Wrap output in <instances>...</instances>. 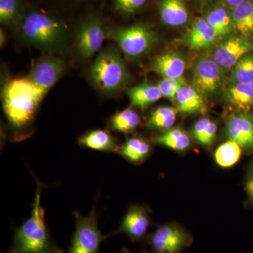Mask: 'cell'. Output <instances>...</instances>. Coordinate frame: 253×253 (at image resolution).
<instances>
[{"label": "cell", "instance_id": "6da1fadb", "mask_svg": "<svg viewBox=\"0 0 253 253\" xmlns=\"http://www.w3.org/2000/svg\"><path fill=\"white\" fill-rule=\"evenodd\" d=\"M37 187L31 217L15 229L14 241L7 253H63L50 235L45 222V213L41 205L42 184Z\"/></svg>", "mask_w": 253, "mask_h": 253}, {"label": "cell", "instance_id": "7a4b0ae2", "mask_svg": "<svg viewBox=\"0 0 253 253\" xmlns=\"http://www.w3.org/2000/svg\"><path fill=\"white\" fill-rule=\"evenodd\" d=\"M42 100L28 77L11 80L3 88V111L8 122L17 130L31 124Z\"/></svg>", "mask_w": 253, "mask_h": 253}, {"label": "cell", "instance_id": "3957f363", "mask_svg": "<svg viewBox=\"0 0 253 253\" xmlns=\"http://www.w3.org/2000/svg\"><path fill=\"white\" fill-rule=\"evenodd\" d=\"M21 33L28 44L46 54H53L66 44L68 29L58 18L31 11L21 22Z\"/></svg>", "mask_w": 253, "mask_h": 253}, {"label": "cell", "instance_id": "277c9868", "mask_svg": "<svg viewBox=\"0 0 253 253\" xmlns=\"http://www.w3.org/2000/svg\"><path fill=\"white\" fill-rule=\"evenodd\" d=\"M89 76L94 86L107 94L119 92L131 80L121 54L113 47L100 51L91 65Z\"/></svg>", "mask_w": 253, "mask_h": 253}, {"label": "cell", "instance_id": "5b68a950", "mask_svg": "<svg viewBox=\"0 0 253 253\" xmlns=\"http://www.w3.org/2000/svg\"><path fill=\"white\" fill-rule=\"evenodd\" d=\"M110 38L130 59H139L147 54L159 42L157 33L152 28L140 23L118 28L110 33Z\"/></svg>", "mask_w": 253, "mask_h": 253}, {"label": "cell", "instance_id": "8992f818", "mask_svg": "<svg viewBox=\"0 0 253 253\" xmlns=\"http://www.w3.org/2000/svg\"><path fill=\"white\" fill-rule=\"evenodd\" d=\"M76 230L68 253H100V246L105 237L99 230L95 208L88 216L74 212Z\"/></svg>", "mask_w": 253, "mask_h": 253}, {"label": "cell", "instance_id": "52a82bcc", "mask_svg": "<svg viewBox=\"0 0 253 253\" xmlns=\"http://www.w3.org/2000/svg\"><path fill=\"white\" fill-rule=\"evenodd\" d=\"M223 68L211 58L200 57L193 66L192 86L203 96L217 94L224 84Z\"/></svg>", "mask_w": 253, "mask_h": 253}, {"label": "cell", "instance_id": "ba28073f", "mask_svg": "<svg viewBox=\"0 0 253 253\" xmlns=\"http://www.w3.org/2000/svg\"><path fill=\"white\" fill-rule=\"evenodd\" d=\"M66 68L64 60L53 54H46L37 61L28 78L44 99L48 91L62 77Z\"/></svg>", "mask_w": 253, "mask_h": 253}, {"label": "cell", "instance_id": "9c48e42d", "mask_svg": "<svg viewBox=\"0 0 253 253\" xmlns=\"http://www.w3.org/2000/svg\"><path fill=\"white\" fill-rule=\"evenodd\" d=\"M154 253H181L192 242L189 233L174 224L160 226L148 239Z\"/></svg>", "mask_w": 253, "mask_h": 253}, {"label": "cell", "instance_id": "30bf717a", "mask_svg": "<svg viewBox=\"0 0 253 253\" xmlns=\"http://www.w3.org/2000/svg\"><path fill=\"white\" fill-rule=\"evenodd\" d=\"M109 33L99 18H89L82 23L76 39V47L83 59H91L102 49Z\"/></svg>", "mask_w": 253, "mask_h": 253}, {"label": "cell", "instance_id": "8fae6325", "mask_svg": "<svg viewBox=\"0 0 253 253\" xmlns=\"http://www.w3.org/2000/svg\"><path fill=\"white\" fill-rule=\"evenodd\" d=\"M253 51L251 38L241 35H230L214 49L212 59L223 69H231L244 56Z\"/></svg>", "mask_w": 253, "mask_h": 253}, {"label": "cell", "instance_id": "7c38bea8", "mask_svg": "<svg viewBox=\"0 0 253 253\" xmlns=\"http://www.w3.org/2000/svg\"><path fill=\"white\" fill-rule=\"evenodd\" d=\"M150 226V218L147 210L144 206L133 205L123 218L118 230L105 238L118 234H126L131 241H141L147 234Z\"/></svg>", "mask_w": 253, "mask_h": 253}, {"label": "cell", "instance_id": "4fadbf2b", "mask_svg": "<svg viewBox=\"0 0 253 253\" xmlns=\"http://www.w3.org/2000/svg\"><path fill=\"white\" fill-rule=\"evenodd\" d=\"M226 135L248 151H253V118L246 113L232 115L226 123Z\"/></svg>", "mask_w": 253, "mask_h": 253}, {"label": "cell", "instance_id": "5bb4252c", "mask_svg": "<svg viewBox=\"0 0 253 253\" xmlns=\"http://www.w3.org/2000/svg\"><path fill=\"white\" fill-rule=\"evenodd\" d=\"M217 38V35L206 18H199L193 23L185 36L181 38L180 42L189 49L201 51L214 45Z\"/></svg>", "mask_w": 253, "mask_h": 253}, {"label": "cell", "instance_id": "9a60e30c", "mask_svg": "<svg viewBox=\"0 0 253 253\" xmlns=\"http://www.w3.org/2000/svg\"><path fill=\"white\" fill-rule=\"evenodd\" d=\"M163 78H180L186 69V61L179 53L168 51L159 55L151 66Z\"/></svg>", "mask_w": 253, "mask_h": 253}, {"label": "cell", "instance_id": "2e32d148", "mask_svg": "<svg viewBox=\"0 0 253 253\" xmlns=\"http://www.w3.org/2000/svg\"><path fill=\"white\" fill-rule=\"evenodd\" d=\"M158 11L163 23L171 27L185 25L189 20L184 0H159Z\"/></svg>", "mask_w": 253, "mask_h": 253}, {"label": "cell", "instance_id": "e0dca14e", "mask_svg": "<svg viewBox=\"0 0 253 253\" xmlns=\"http://www.w3.org/2000/svg\"><path fill=\"white\" fill-rule=\"evenodd\" d=\"M79 144L83 147L104 152H118L121 146L114 136L103 129L88 131L83 134L80 137Z\"/></svg>", "mask_w": 253, "mask_h": 253}, {"label": "cell", "instance_id": "ac0fdd59", "mask_svg": "<svg viewBox=\"0 0 253 253\" xmlns=\"http://www.w3.org/2000/svg\"><path fill=\"white\" fill-rule=\"evenodd\" d=\"M224 99L234 109L247 112L253 107V83L233 84L224 93Z\"/></svg>", "mask_w": 253, "mask_h": 253}, {"label": "cell", "instance_id": "d6986e66", "mask_svg": "<svg viewBox=\"0 0 253 253\" xmlns=\"http://www.w3.org/2000/svg\"><path fill=\"white\" fill-rule=\"evenodd\" d=\"M126 94L131 106L144 109L149 105L157 102L162 98L157 84L144 82L138 85L126 88Z\"/></svg>", "mask_w": 253, "mask_h": 253}, {"label": "cell", "instance_id": "ffe728a7", "mask_svg": "<svg viewBox=\"0 0 253 253\" xmlns=\"http://www.w3.org/2000/svg\"><path fill=\"white\" fill-rule=\"evenodd\" d=\"M174 101L177 111L186 114L201 112L206 108L204 96L194 86L188 84L178 91Z\"/></svg>", "mask_w": 253, "mask_h": 253}, {"label": "cell", "instance_id": "44dd1931", "mask_svg": "<svg viewBox=\"0 0 253 253\" xmlns=\"http://www.w3.org/2000/svg\"><path fill=\"white\" fill-rule=\"evenodd\" d=\"M151 151V146L149 141L136 136L127 139L120 146L118 152L131 163H140L149 157Z\"/></svg>", "mask_w": 253, "mask_h": 253}, {"label": "cell", "instance_id": "7402d4cb", "mask_svg": "<svg viewBox=\"0 0 253 253\" xmlns=\"http://www.w3.org/2000/svg\"><path fill=\"white\" fill-rule=\"evenodd\" d=\"M235 31L240 35L251 38L253 36V2L245 0L233 9L231 13Z\"/></svg>", "mask_w": 253, "mask_h": 253}, {"label": "cell", "instance_id": "603a6c76", "mask_svg": "<svg viewBox=\"0 0 253 253\" xmlns=\"http://www.w3.org/2000/svg\"><path fill=\"white\" fill-rule=\"evenodd\" d=\"M156 142L161 146L176 151H185L191 145V138L184 129L181 128H171L156 136Z\"/></svg>", "mask_w": 253, "mask_h": 253}, {"label": "cell", "instance_id": "cb8c5ba5", "mask_svg": "<svg viewBox=\"0 0 253 253\" xmlns=\"http://www.w3.org/2000/svg\"><path fill=\"white\" fill-rule=\"evenodd\" d=\"M139 113L131 108L116 113L110 118L109 126L113 131L121 133L131 132L140 125Z\"/></svg>", "mask_w": 253, "mask_h": 253}, {"label": "cell", "instance_id": "d4e9b609", "mask_svg": "<svg viewBox=\"0 0 253 253\" xmlns=\"http://www.w3.org/2000/svg\"><path fill=\"white\" fill-rule=\"evenodd\" d=\"M206 20L215 32L218 38L228 37L235 31L231 14L224 8L218 7L212 10L208 14Z\"/></svg>", "mask_w": 253, "mask_h": 253}, {"label": "cell", "instance_id": "484cf974", "mask_svg": "<svg viewBox=\"0 0 253 253\" xmlns=\"http://www.w3.org/2000/svg\"><path fill=\"white\" fill-rule=\"evenodd\" d=\"M176 108L161 106L154 109L148 117V127L154 130H163L171 129L176 121Z\"/></svg>", "mask_w": 253, "mask_h": 253}, {"label": "cell", "instance_id": "4316f807", "mask_svg": "<svg viewBox=\"0 0 253 253\" xmlns=\"http://www.w3.org/2000/svg\"><path fill=\"white\" fill-rule=\"evenodd\" d=\"M242 148L237 143L228 140L223 143L214 152V160L223 168L232 167L239 162L242 155Z\"/></svg>", "mask_w": 253, "mask_h": 253}, {"label": "cell", "instance_id": "83f0119b", "mask_svg": "<svg viewBox=\"0 0 253 253\" xmlns=\"http://www.w3.org/2000/svg\"><path fill=\"white\" fill-rule=\"evenodd\" d=\"M217 126L208 118L200 119L192 128L193 137L205 147H211L217 137Z\"/></svg>", "mask_w": 253, "mask_h": 253}, {"label": "cell", "instance_id": "f1b7e54d", "mask_svg": "<svg viewBox=\"0 0 253 253\" xmlns=\"http://www.w3.org/2000/svg\"><path fill=\"white\" fill-rule=\"evenodd\" d=\"M231 81L236 83H253V53L244 56L232 68Z\"/></svg>", "mask_w": 253, "mask_h": 253}, {"label": "cell", "instance_id": "f546056e", "mask_svg": "<svg viewBox=\"0 0 253 253\" xmlns=\"http://www.w3.org/2000/svg\"><path fill=\"white\" fill-rule=\"evenodd\" d=\"M21 21L18 0H0V22L3 26L16 28Z\"/></svg>", "mask_w": 253, "mask_h": 253}, {"label": "cell", "instance_id": "4dcf8cb0", "mask_svg": "<svg viewBox=\"0 0 253 253\" xmlns=\"http://www.w3.org/2000/svg\"><path fill=\"white\" fill-rule=\"evenodd\" d=\"M187 84L184 78H163L157 85L163 97L174 101L176 94L182 86Z\"/></svg>", "mask_w": 253, "mask_h": 253}, {"label": "cell", "instance_id": "1f68e13d", "mask_svg": "<svg viewBox=\"0 0 253 253\" xmlns=\"http://www.w3.org/2000/svg\"><path fill=\"white\" fill-rule=\"evenodd\" d=\"M116 8L125 14H133L142 7L146 0H115Z\"/></svg>", "mask_w": 253, "mask_h": 253}, {"label": "cell", "instance_id": "d6a6232c", "mask_svg": "<svg viewBox=\"0 0 253 253\" xmlns=\"http://www.w3.org/2000/svg\"><path fill=\"white\" fill-rule=\"evenodd\" d=\"M245 189H246V194L249 196V199L253 203V161L251 163L249 174H248Z\"/></svg>", "mask_w": 253, "mask_h": 253}, {"label": "cell", "instance_id": "836d02e7", "mask_svg": "<svg viewBox=\"0 0 253 253\" xmlns=\"http://www.w3.org/2000/svg\"><path fill=\"white\" fill-rule=\"evenodd\" d=\"M244 1L245 0H224L226 4L231 6V7H232L233 9L239 6L241 3L244 2Z\"/></svg>", "mask_w": 253, "mask_h": 253}, {"label": "cell", "instance_id": "e575fe53", "mask_svg": "<svg viewBox=\"0 0 253 253\" xmlns=\"http://www.w3.org/2000/svg\"><path fill=\"white\" fill-rule=\"evenodd\" d=\"M5 41H6V36H5L4 32L2 31V29H1V31H0V44H1V46L4 45Z\"/></svg>", "mask_w": 253, "mask_h": 253}, {"label": "cell", "instance_id": "d590c367", "mask_svg": "<svg viewBox=\"0 0 253 253\" xmlns=\"http://www.w3.org/2000/svg\"><path fill=\"white\" fill-rule=\"evenodd\" d=\"M121 253H131L129 252V251H128L127 249H123L122 250V251H121Z\"/></svg>", "mask_w": 253, "mask_h": 253}, {"label": "cell", "instance_id": "8d00e7d4", "mask_svg": "<svg viewBox=\"0 0 253 253\" xmlns=\"http://www.w3.org/2000/svg\"></svg>", "mask_w": 253, "mask_h": 253}]
</instances>
